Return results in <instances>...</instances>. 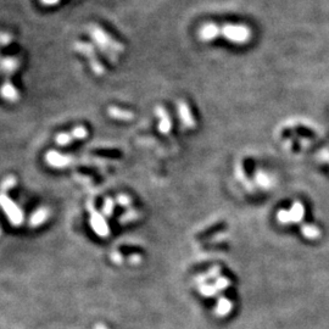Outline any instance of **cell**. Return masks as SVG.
<instances>
[{
	"mask_svg": "<svg viewBox=\"0 0 329 329\" xmlns=\"http://www.w3.org/2000/svg\"><path fill=\"white\" fill-rule=\"evenodd\" d=\"M199 291H200L201 295L204 296H215L218 293L217 289L215 288V286H211V284H200L199 286Z\"/></svg>",
	"mask_w": 329,
	"mask_h": 329,
	"instance_id": "16",
	"label": "cell"
},
{
	"mask_svg": "<svg viewBox=\"0 0 329 329\" xmlns=\"http://www.w3.org/2000/svg\"><path fill=\"white\" fill-rule=\"evenodd\" d=\"M289 213H290L291 223H300L303 221L304 216H305V207H304L300 201H295L293 206H291Z\"/></svg>",
	"mask_w": 329,
	"mask_h": 329,
	"instance_id": "8",
	"label": "cell"
},
{
	"mask_svg": "<svg viewBox=\"0 0 329 329\" xmlns=\"http://www.w3.org/2000/svg\"><path fill=\"white\" fill-rule=\"evenodd\" d=\"M213 286H215V288L217 289V291H222L226 290V289L230 286V281L227 278V277H218Z\"/></svg>",
	"mask_w": 329,
	"mask_h": 329,
	"instance_id": "17",
	"label": "cell"
},
{
	"mask_svg": "<svg viewBox=\"0 0 329 329\" xmlns=\"http://www.w3.org/2000/svg\"><path fill=\"white\" fill-rule=\"evenodd\" d=\"M207 274H208V278H216L217 279L218 277H220V274H221V267L220 266H215V267H212V268L210 269V271L207 272Z\"/></svg>",
	"mask_w": 329,
	"mask_h": 329,
	"instance_id": "22",
	"label": "cell"
},
{
	"mask_svg": "<svg viewBox=\"0 0 329 329\" xmlns=\"http://www.w3.org/2000/svg\"><path fill=\"white\" fill-rule=\"evenodd\" d=\"M251 29L244 24H225L217 28V37H223L235 44H244L251 39Z\"/></svg>",
	"mask_w": 329,
	"mask_h": 329,
	"instance_id": "2",
	"label": "cell"
},
{
	"mask_svg": "<svg viewBox=\"0 0 329 329\" xmlns=\"http://www.w3.org/2000/svg\"><path fill=\"white\" fill-rule=\"evenodd\" d=\"M119 203L121 204V205L126 206V205H128V204H131V199H128L124 195H121V196H119Z\"/></svg>",
	"mask_w": 329,
	"mask_h": 329,
	"instance_id": "24",
	"label": "cell"
},
{
	"mask_svg": "<svg viewBox=\"0 0 329 329\" xmlns=\"http://www.w3.org/2000/svg\"><path fill=\"white\" fill-rule=\"evenodd\" d=\"M109 115H111V116L115 117V119L120 120H129L133 117L128 111H123V110H120L117 109V107H111V109H109Z\"/></svg>",
	"mask_w": 329,
	"mask_h": 329,
	"instance_id": "15",
	"label": "cell"
},
{
	"mask_svg": "<svg viewBox=\"0 0 329 329\" xmlns=\"http://www.w3.org/2000/svg\"><path fill=\"white\" fill-rule=\"evenodd\" d=\"M44 5H55L56 2H59V0H41Z\"/></svg>",
	"mask_w": 329,
	"mask_h": 329,
	"instance_id": "25",
	"label": "cell"
},
{
	"mask_svg": "<svg viewBox=\"0 0 329 329\" xmlns=\"http://www.w3.org/2000/svg\"><path fill=\"white\" fill-rule=\"evenodd\" d=\"M301 233L308 239H317L320 238L321 232L316 226L312 225H303L301 226Z\"/></svg>",
	"mask_w": 329,
	"mask_h": 329,
	"instance_id": "13",
	"label": "cell"
},
{
	"mask_svg": "<svg viewBox=\"0 0 329 329\" xmlns=\"http://www.w3.org/2000/svg\"><path fill=\"white\" fill-rule=\"evenodd\" d=\"M178 111L183 123L185 124L188 128H194V127H195V121H194L193 116H191V112L188 104H186L185 102H183V100H181V102L178 103Z\"/></svg>",
	"mask_w": 329,
	"mask_h": 329,
	"instance_id": "5",
	"label": "cell"
},
{
	"mask_svg": "<svg viewBox=\"0 0 329 329\" xmlns=\"http://www.w3.org/2000/svg\"><path fill=\"white\" fill-rule=\"evenodd\" d=\"M112 210H114V204H112L111 200H109V199H107V201H106V203H105V205H104L105 213H106L107 216L111 215Z\"/></svg>",
	"mask_w": 329,
	"mask_h": 329,
	"instance_id": "23",
	"label": "cell"
},
{
	"mask_svg": "<svg viewBox=\"0 0 329 329\" xmlns=\"http://www.w3.org/2000/svg\"><path fill=\"white\" fill-rule=\"evenodd\" d=\"M75 50H77L78 53L83 54V55H85L88 59H89V62H92L90 63V67H92V70L94 71L95 75L100 76L105 72L104 66L102 65V62H100V61L97 59V56H95L94 46H93L92 44L84 43V41H76Z\"/></svg>",
	"mask_w": 329,
	"mask_h": 329,
	"instance_id": "3",
	"label": "cell"
},
{
	"mask_svg": "<svg viewBox=\"0 0 329 329\" xmlns=\"http://www.w3.org/2000/svg\"><path fill=\"white\" fill-rule=\"evenodd\" d=\"M46 160H48V163L50 164L51 166L62 167L70 161V159L65 158L63 155H59V154L56 153H49L48 155H46Z\"/></svg>",
	"mask_w": 329,
	"mask_h": 329,
	"instance_id": "11",
	"label": "cell"
},
{
	"mask_svg": "<svg viewBox=\"0 0 329 329\" xmlns=\"http://www.w3.org/2000/svg\"><path fill=\"white\" fill-rule=\"evenodd\" d=\"M20 65V61L16 58H5L4 60L0 61V67L5 72L12 73Z\"/></svg>",
	"mask_w": 329,
	"mask_h": 329,
	"instance_id": "12",
	"label": "cell"
},
{
	"mask_svg": "<svg viewBox=\"0 0 329 329\" xmlns=\"http://www.w3.org/2000/svg\"><path fill=\"white\" fill-rule=\"evenodd\" d=\"M277 218H278L279 222L283 223V225H288V223H291L290 213H289V211H287V210L278 211V213H277Z\"/></svg>",
	"mask_w": 329,
	"mask_h": 329,
	"instance_id": "18",
	"label": "cell"
},
{
	"mask_svg": "<svg viewBox=\"0 0 329 329\" xmlns=\"http://www.w3.org/2000/svg\"><path fill=\"white\" fill-rule=\"evenodd\" d=\"M156 114H158V116L161 117V122L160 124H159L160 131L163 132V133H168L169 129H171V120H169L167 112L164 111V107L159 106L156 107Z\"/></svg>",
	"mask_w": 329,
	"mask_h": 329,
	"instance_id": "10",
	"label": "cell"
},
{
	"mask_svg": "<svg viewBox=\"0 0 329 329\" xmlns=\"http://www.w3.org/2000/svg\"><path fill=\"white\" fill-rule=\"evenodd\" d=\"M0 93H1V97L4 98V99L9 100V102H15V100L19 99V92H17L16 88L9 82L4 83V84L1 85Z\"/></svg>",
	"mask_w": 329,
	"mask_h": 329,
	"instance_id": "9",
	"label": "cell"
},
{
	"mask_svg": "<svg viewBox=\"0 0 329 329\" xmlns=\"http://www.w3.org/2000/svg\"><path fill=\"white\" fill-rule=\"evenodd\" d=\"M48 215L49 212L45 210V208H39V210L34 213L33 217L31 218V226L37 227V226L41 225V223L48 218Z\"/></svg>",
	"mask_w": 329,
	"mask_h": 329,
	"instance_id": "14",
	"label": "cell"
},
{
	"mask_svg": "<svg viewBox=\"0 0 329 329\" xmlns=\"http://www.w3.org/2000/svg\"><path fill=\"white\" fill-rule=\"evenodd\" d=\"M233 310V303L229 299L225 298V296H220L217 301V305H216V315L220 316V317H225L230 313V311Z\"/></svg>",
	"mask_w": 329,
	"mask_h": 329,
	"instance_id": "6",
	"label": "cell"
},
{
	"mask_svg": "<svg viewBox=\"0 0 329 329\" xmlns=\"http://www.w3.org/2000/svg\"><path fill=\"white\" fill-rule=\"evenodd\" d=\"M88 32L90 33L92 38L94 39L95 44H97L103 51H105L109 58H111L112 53H121V51H123L124 49L123 44L115 41L110 34H107L106 32L102 28V27L97 26V24H90V26L88 27Z\"/></svg>",
	"mask_w": 329,
	"mask_h": 329,
	"instance_id": "1",
	"label": "cell"
},
{
	"mask_svg": "<svg viewBox=\"0 0 329 329\" xmlns=\"http://www.w3.org/2000/svg\"><path fill=\"white\" fill-rule=\"evenodd\" d=\"M0 205H1V207H4L5 213L10 218L12 225L19 226L22 222L21 211H20V208L14 203L10 201V199L6 195H0Z\"/></svg>",
	"mask_w": 329,
	"mask_h": 329,
	"instance_id": "4",
	"label": "cell"
},
{
	"mask_svg": "<svg viewBox=\"0 0 329 329\" xmlns=\"http://www.w3.org/2000/svg\"><path fill=\"white\" fill-rule=\"evenodd\" d=\"M71 136L73 137V138H77V139H83L87 137V129L84 128V127H77V128L73 129L72 134Z\"/></svg>",
	"mask_w": 329,
	"mask_h": 329,
	"instance_id": "20",
	"label": "cell"
},
{
	"mask_svg": "<svg viewBox=\"0 0 329 329\" xmlns=\"http://www.w3.org/2000/svg\"><path fill=\"white\" fill-rule=\"evenodd\" d=\"M73 139V137L70 134H59L58 137H56V143L59 144V145H66V144L71 143V141Z\"/></svg>",
	"mask_w": 329,
	"mask_h": 329,
	"instance_id": "19",
	"label": "cell"
},
{
	"mask_svg": "<svg viewBox=\"0 0 329 329\" xmlns=\"http://www.w3.org/2000/svg\"><path fill=\"white\" fill-rule=\"evenodd\" d=\"M92 226L93 228H94L95 232H97L99 235L105 237V235L109 234V229H107V226L106 223H105L104 218H103L100 215H98V213H93Z\"/></svg>",
	"mask_w": 329,
	"mask_h": 329,
	"instance_id": "7",
	"label": "cell"
},
{
	"mask_svg": "<svg viewBox=\"0 0 329 329\" xmlns=\"http://www.w3.org/2000/svg\"><path fill=\"white\" fill-rule=\"evenodd\" d=\"M12 41V37L9 33L0 32V45H7Z\"/></svg>",
	"mask_w": 329,
	"mask_h": 329,
	"instance_id": "21",
	"label": "cell"
}]
</instances>
